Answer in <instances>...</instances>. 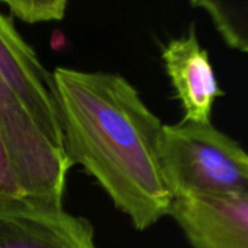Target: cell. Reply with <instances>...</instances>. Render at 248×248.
Wrapping results in <instances>:
<instances>
[{"instance_id": "8", "label": "cell", "mask_w": 248, "mask_h": 248, "mask_svg": "<svg viewBox=\"0 0 248 248\" xmlns=\"http://www.w3.org/2000/svg\"><path fill=\"white\" fill-rule=\"evenodd\" d=\"M203 11L225 44L248 54V0H188Z\"/></svg>"}, {"instance_id": "4", "label": "cell", "mask_w": 248, "mask_h": 248, "mask_svg": "<svg viewBox=\"0 0 248 248\" xmlns=\"http://www.w3.org/2000/svg\"><path fill=\"white\" fill-rule=\"evenodd\" d=\"M0 248H98L92 223L63 204L0 197Z\"/></svg>"}, {"instance_id": "9", "label": "cell", "mask_w": 248, "mask_h": 248, "mask_svg": "<svg viewBox=\"0 0 248 248\" xmlns=\"http://www.w3.org/2000/svg\"><path fill=\"white\" fill-rule=\"evenodd\" d=\"M69 0H0L21 21L27 24H44L62 21Z\"/></svg>"}, {"instance_id": "7", "label": "cell", "mask_w": 248, "mask_h": 248, "mask_svg": "<svg viewBox=\"0 0 248 248\" xmlns=\"http://www.w3.org/2000/svg\"><path fill=\"white\" fill-rule=\"evenodd\" d=\"M162 62L175 91L184 121L212 123L215 102L223 95L207 50L200 46L194 27L180 38L171 40L162 50Z\"/></svg>"}, {"instance_id": "10", "label": "cell", "mask_w": 248, "mask_h": 248, "mask_svg": "<svg viewBox=\"0 0 248 248\" xmlns=\"http://www.w3.org/2000/svg\"><path fill=\"white\" fill-rule=\"evenodd\" d=\"M27 196L14 170L5 138L0 132V197Z\"/></svg>"}, {"instance_id": "5", "label": "cell", "mask_w": 248, "mask_h": 248, "mask_svg": "<svg viewBox=\"0 0 248 248\" xmlns=\"http://www.w3.org/2000/svg\"><path fill=\"white\" fill-rule=\"evenodd\" d=\"M0 72L25 102L40 127L54 145L63 149L51 88V72L15 25L0 12Z\"/></svg>"}, {"instance_id": "3", "label": "cell", "mask_w": 248, "mask_h": 248, "mask_svg": "<svg viewBox=\"0 0 248 248\" xmlns=\"http://www.w3.org/2000/svg\"><path fill=\"white\" fill-rule=\"evenodd\" d=\"M0 132L27 196L63 204L67 172L64 151L54 145L0 72Z\"/></svg>"}, {"instance_id": "1", "label": "cell", "mask_w": 248, "mask_h": 248, "mask_svg": "<svg viewBox=\"0 0 248 248\" xmlns=\"http://www.w3.org/2000/svg\"><path fill=\"white\" fill-rule=\"evenodd\" d=\"M62 145L126 215L146 231L170 215L162 164L164 123L118 73L56 67L51 72Z\"/></svg>"}, {"instance_id": "2", "label": "cell", "mask_w": 248, "mask_h": 248, "mask_svg": "<svg viewBox=\"0 0 248 248\" xmlns=\"http://www.w3.org/2000/svg\"><path fill=\"white\" fill-rule=\"evenodd\" d=\"M161 164L172 200L248 194V152L212 123L164 124Z\"/></svg>"}, {"instance_id": "6", "label": "cell", "mask_w": 248, "mask_h": 248, "mask_svg": "<svg viewBox=\"0 0 248 248\" xmlns=\"http://www.w3.org/2000/svg\"><path fill=\"white\" fill-rule=\"evenodd\" d=\"M168 216L191 248H248V194L174 199Z\"/></svg>"}]
</instances>
